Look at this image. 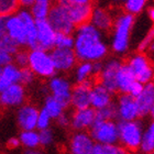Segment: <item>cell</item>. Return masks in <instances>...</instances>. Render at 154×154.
<instances>
[{
	"instance_id": "30bf717a",
	"label": "cell",
	"mask_w": 154,
	"mask_h": 154,
	"mask_svg": "<svg viewBox=\"0 0 154 154\" xmlns=\"http://www.w3.org/2000/svg\"><path fill=\"white\" fill-rule=\"evenodd\" d=\"M117 109V118L119 121H133L140 119L138 106L133 97L127 94H121L115 103Z\"/></svg>"
},
{
	"instance_id": "5b68a950",
	"label": "cell",
	"mask_w": 154,
	"mask_h": 154,
	"mask_svg": "<svg viewBox=\"0 0 154 154\" xmlns=\"http://www.w3.org/2000/svg\"><path fill=\"white\" fill-rule=\"evenodd\" d=\"M28 67L32 71L35 77L41 78H52L56 75V71L52 62L51 54L48 51H43L40 48L30 50L29 63Z\"/></svg>"
},
{
	"instance_id": "4dcf8cb0",
	"label": "cell",
	"mask_w": 154,
	"mask_h": 154,
	"mask_svg": "<svg viewBox=\"0 0 154 154\" xmlns=\"http://www.w3.org/2000/svg\"><path fill=\"white\" fill-rule=\"evenodd\" d=\"M93 154H130V151H128L122 145L97 144V143H95Z\"/></svg>"
},
{
	"instance_id": "ffe728a7",
	"label": "cell",
	"mask_w": 154,
	"mask_h": 154,
	"mask_svg": "<svg viewBox=\"0 0 154 154\" xmlns=\"http://www.w3.org/2000/svg\"><path fill=\"white\" fill-rule=\"evenodd\" d=\"M135 99L138 106L140 118L141 117H149L154 113V84L153 82L145 84L142 93Z\"/></svg>"
},
{
	"instance_id": "f35d334b",
	"label": "cell",
	"mask_w": 154,
	"mask_h": 154,
	"mask_svg": "<svg viewBox=\"0 0 154 154\" xmlns=\"http://www.w3.org/2000/svg\"><path fill=\"white\" fill-rule=\"evenodd\" d=\"M34 80H35V75L33 74L29 67L20 69V84L22 86H30L34 83Z\"/></svg>"
},
{
	"instance_id": "4fadbf2b",
	"label": "cell",
	"mask_w": 154,
	"mask_h": 154,
	"mask_svg": "<svg viewBox=\"0 0 154 154\" xmlns=\"http://www.w3.org/2000/svg\"><path fill=\"white\" fill-rule=\"evenodd\" d=\"M94 83V79H88L80 84H76L72 88L71 106L75 110L86 109L90 107V89Z\"/></svg>"
},
{
	"instance_id": "816d5d0a",
	"label": "cell",
	"mask_w": 154,
	"mask_h": 154,
	"mask_svg": "<svg viewBox=\"0 0 154 154\" xmlns=\"http://www.w3.org/2000/svg\"><path fill=\"white\" fill-rule=\"evenodd\" d=\"M148 17L151 20L154 19V8L153 7H150V8L148 9Z\"/></svg>"
},
{
	"instance_id": "277c9868",
	"label": "cell",
	"mask_w": 154,
	"mask_h": 154,
	"mask_svg": "<svg viewBox=\"0 0 154 154\" xmlns=\"http://www.w3.org/2000/svg\"><path fill=\"white\" fill-rule=\"evenodd\" d=\"M88 133L97 144H118V122L115 120H96Z\"/></svg>"
},
{
	"instance_id": "83f0119b",
	"label": "cell",
	"mask_w": 154,
	"mask_h": 154,
	"mask_svg": "<svg viewBox=\"0 0 154 154\" xmlns=\"http://www.w3.org/2000/svg\"><path fill=\"white\" fill-rule=\"evenodd\" d=\"M42 109L44 110L45 112L51 117L52 120H53V119L56 120V119L65 111V109L60 105V103H58L57 100H55L51 95L45 96L44 103H43V108H42Z\"/></svg>"
},
{
	"instance_id": "ee69618b",
	"label": "cell",
	"mask_w": 154,
	"mask_h": 154,
	"mask_svg": "<svg viewBox=\"0 0 154 154\" xmlns=\"http://www.w3.org/2000/svg\"><path fill=\"white\" fill-rule=\"evenodd\" d=\"M125 2V0H106L107 7H105V8L110 9V10L122 9Z\"/></svg>"
},
{
	"instance_id": "cb8c5ba5",
	"label": "cell",
	"mask_w": 154,
	"mask_h": 154,
	"mask_svg": "<svg viewBox=\"0 0 154 154\" xmlns=\"http://www.w3.org/2000/svg\"><path fill=\"white\" fill-rule=\"evenodd\" d=\"M20 69L13 63L7 65L2 68L0 75V93L14 84H20Z\"/></svg>"
},
{
	"instance_id": "6da1fadb",
	"label": "cell",
	"mask_w": 154,
	"mask_h": 154,
	"mask_svg": "<svg viewBox=\"0 0 154 154\" xmlns=\"http://www.w3.org/2000/svg\"><path fill=\"white\" fill-rule=\"evenodd\" d=\"M74 51L77 61L79 62H103L108 55L107 45L103 33L98 31L89 22L82 24L75 29Z\"/></svg>"
},
{
	"instance_id": "f5cc1de1",
	"label": "cell",
	"mask_w": 154,
	"mask_h": 154,
	"mask_svg": "<svg viewBox=\"0 0 154 154\" xmlns=\"http://www.w3.org/2000/svg\"><path fill=\"white\" fill-rule=\"evenodd\" d=\"M34 1H52V0H34Z\"/></svg>"
},
{
	"instance_id": "9a60e30c",
	"label": "cell",
	"mask_w": 154,
	"mask_h": 154,
	"mask_svg": "<svg viewBox=\"0 0 154 154\" xmlns=\"http://www.w3.org/2000/svg\"><path fill=\"white\" fill-rule=\"evenodd\" d=\"M36 22V48L43 51H52L55 48L56 32L48 22V20H40Z\"/></svg>"
},
{
	"instance_id": "8fae6325",
	"label": "cell",
	"mask_w": 154,
	"mask_h": 154,
	"mask_svg": "<svg viewBox=\"0 0 154 154\" xmlns=\"http://www.w3.org/2000/svg\"><path fill=\"white\" fill-rule=\"evenodd\" d=\"M52 62L54 65L56 73H67V72L74 69L77 64V58L73 50H65V48H54L50 51Z\"/></svg>"
},
{
	"instance_id": "d6a6232c",
	"label": "cell",
	"mask_w": 154,
	"mask_h": 154,
	"mask_svg": "<svg viewBox=\"0 0 154 154\" xmlns=\"http://www.w3.org/2000/svg\"><path fill=\"white\" fill-rule=\"evenodd\" d=\"M55 48H65V50H73V48H74V36H73V34L56 33Z\"/></svg>"
},
{
	"instance_id": "74e56055",
	"label": "cell",
	"mask_w": 154,
	"mask_h": 154,
	"mask_svg": "<svg viewBox=\"0 0 154 154\" xmlns=\"http://www.w3.org/2000/svg\"><path fill=\"white\" fill-rule=\"evenodd\" d=\"M38 141H40V145L42 146H50L52 145L53 141H54V134L51 129H45V130H40L38 131Z\"/></svg>"
},
{
	"instance_id": "f907efd6",
	"label": "cell",
	"mask_w": 154,
	"mask_h": 154,
	"mask_svg": "<svg viewBox=\"0 0 154 154\" xmlns=\"http://www.w3.org/2000/svg\"><path fill=\"white\" fill-rule=\"evenodd\" d=\"M24 154H44L42 151L38 150V149H34V150H26V153Z\"/></svg>"
},
{
	"instance_id": "b9f144b4",
	"label": "cell",
	"mask_w": 154,
	"mask_h": 154,
	"mask_svg": "<svg viewBox=\"0 0 154 154\" xmlns=\"http://www.w3.org/2000/svg\"><path fill=\"white\" fill-rule=\"evenodd\" d=\"M13 61L12 55H10L9 53H7L6 51H3L0 48V66L1 67H5L7 65L11 64Z\"/></svg>"
},
{
	"instance_id": "e575fe53",
	"label": "cell",
	"mask_w": 154,
	"mask_h": 154,
	"mask_svg": "<svg viewBox=\"0 0 154 154\" xmlns=\"http://www.w3.org/2000/svg\"><path fill=\"white\" fill-rule=\"evenodd\" d=\"M0 48L3 50V51H6L7 53H9L10 55L13 56L21 48H20L19 45L17 44V42L13 41L9 35L5 34L2 38H0Z\"/></svg>"
},
{
	"instance_id": "7c38bea8",
	"label": "cell",
	"mask_w": 154,
	"mask_h": 154,
	"mask_svg": "<svg viewBox=\"0 0 154 154\" xmlns=\"http://www.w3.org/2000/svg\"><path fill=\"white\" fill-rule=\"evenodd\" d=\"M26 87L21 84H14L0 93V106L6 108H19L26 103Z\"/></svg>"
},
{
	"instance_id": "f6af8a7d",
	"label": "cell",
	"mask_w": 154,
	"mask_h": 154,
	"mask_svg": "<svg viewBox=\"0 0 154 154\" xmlns=\"http://www.w3.org/2000/svg\"><path fill=\"white\" fill-rule=\"evenodd\" d=\"M94 0H57L61 5H93Z\"/></svg>"
},
{
	"instance_id": "603a6c76",
	"label": "cell",
	"mask_w": 154,
	"mask_h": 154,
	"mask_svg": "<svg viewBox=\"0 0 154 154\" xmlns=\"http://www.w3.org/2000/svg\"><path fill=\"white\" fill-rule=\"evenodd\" d=\"M135 82L134 75L132 74L130 68L125 63H122V65L119 68L117 77H116V84H117V91L120 94H128L130 87Z\"/></svg>"
},
{
	"instance_id": "2e32d148",
	"label": "cell",
	"mask_w": 154,
	"mask_h": 154,
	"mask_svg": "<svg viewBox=\"0 0 154 154\" xmlns=\"http://www.w3.org/2000/svg\"><path fill=\"white\" fill-rule=\"evenodd\" d=\"M115 19V12L112 10L107 9L105 7L98 6L93 8L91 16H90L89 23L94 26L101 33L111 31Z\"/></svg>"
},
{
	"instance_id": "e0dca14e",
	"label": "cell",
	"mask_w": 154,
	"mask_h": 154,
	"mask_svg": "<svg viewBox=\"0 0 154 154\" xmlns=\"http://www.w3.org/2000/svg\"><path fill=\"white\" fill-rule=\"evenodd\" d=\"M38 107L32 103H23L17 110V122L22 131L36 130V121L38 116Z\"/></svg>"
},
{
	"instance_id": "9f6ffc18",
	"label": "cell",
	"mask_w": 154,
	"mask_h": 154,
	"mask_svg": "<svg viewBox=\"0 0 154 154\" xmlns=\"http://www.w3.org/2000/svg\"><path fill=\"white\" fill-rule=\"evenodd\" d=\"M151 154H153V153H151Z\"/></svg>"
},
{
	"instance_id": "9c48e42d",
	"label": "cell",
	"mask_w": 154,
	"mask_h": 154,
	"mask_svg": "<svg viewBox=\"0 0 154 154\" xmlns=\"http://www.w3.org/2000/svg\"><path fill=\"white\" fill-rule=\"evenodd\" d=\"M122 65V62L119 58H109L103 65V69L98 75L97 79L98 83L101 84L108 91L112 94L117 93V84H116V77L119 68Z\"/></svg>"
},
{
	"instance_id": "ba28073f",
	"label": "cell",
	"mask_w": 154,
	"mask_h": 154,
	"mask_svg": "<svg viewBox=\"0 0 154 154\" xmlns=\"http://www.w3.org/2000/svg\"><path fill=\"white\" fill-rule=\"evenodd\" d=\"M48 88L50 95L55 100H57L64 109H67L71 106V94L73 86L66 77L60 75L53 76L48 80Z\"/></svg>"
},
{
	"instance_id": "8992f818",
	"label": "cell",
	"mask_w": 154,
	"mask_h": 154,
	"mask_svg": "<svg viewBox=\"0 0 154 154\" xmlns=\"http://www.w3.org/2000/svg\"><path fill=\"white\" fill-rule=\"evenodd\" d=\"M134 75L135 80L139 83L149 84L153 82L154 71L153 65L146 53H135L129 57L128 62L125 63Z\"/></svg>"
},
{
	"instance_id": "484cf974",
	"label": "cell",
	"mask_w": 154,
	"mask_h": 154,
	"mask_svg": "<svg viewBox=\"0 0 154 154\" xmlns=\"http://www.w3.org/2000/svg\"><path fill=\"white\" fill-rule=\"evenodd\" d=\"M52 7V1H34L30 7V13L35 21L46 20Z\"/></svg>"
},
{
	"instance_id": "d6986e66",
	"label": "cell",
	"mask_w": 154,
	"mask_h": 154,
	"mask_svg": "<svg viewBox=\"0 0 154 154\" xmlns=\"http://www.w3.org/2000/svg\"><path fill=\"white\" fill-rule=\"evenodd\" d=\"M96 121V110L91 107L75 110L71 116V127L75 131L87 132Z\"/></svg>"
},
{
	"instance_id": "bcb514c9",
	"label": "cell",
	"mask_w": 154,
	"mask_h": 154,
	"mask_svg": "<svg viewBox=\"0 0 154 154\" xmlns=\"http://www.w3.org/2000/svg\"><path fill=\"white\" fill-rule=\"evenodd\" d=\"M103 62H94L93 63V75L94 77H98L100 74V72L103 69Z\"/></svg>"
},
{
	"instance_id": "f546056e",
	"label": "cell",
	"mask_w": 154,
	"mask_h": 154,
	"mask_svg": "<svg viewBox=\"0 0 154 154\" xmlns=\"http://www.w3.org/2000/svg\"><path fill=\"white\" fill-rule=\"evenodd\" d=\"M148 1L149 0H125L122 11L133 17L138 16L145 9Z\"/></svg>"
},
{
	"instance_id": "5bb4252c",
	"label": "cell",
	"mask_w": 154,
	"mask_h": 154,
	"mask_svg": "<svg viewBox=\"0 0 154 154\" xmlns=\"http://www.w3.org/2000/svg\"><path fill=\"white\" fill-rule=\"evenodd\" d=\"M6 34L9 35L20 48H26V28L18 13L11 14L6 18Z\"/></svg>"
},
{
	"instance_id": "4316f807",
	"label": "cell",
	"mask_w": 154,
	"mask_h": 154,
	"mask_svg": "<svg viewBox=\"0 0 154 154\" xmlns=\"http://www.w3.org/2000/svg\"><path fill=\"white\" fill-rule=\"evenodd\" d=\"M93 63L90 62H79L75 66V80L77 84L93 79Z\"/></svg>"
},
{
	"instance_id": "d590c367",
	"label": "cell",
	"mask_w": 154,
	"mask_h": 154,
	"mask_svg": "<svg viewBox=\"0 0 154 154\" xmlns=\"http://www.w3.org/2000/svg\"><path fill=\"white\" fill-rule=\"evenodd\" d=\"M153 38H154V29L150 28L149 31L145 33V35L141 40V42L138 45V51L139 53H146L149 48L153 45Z\"/></svg>"
},
{
	"instance_id": "ab89813d",
	"label": "cell",
	"mask_w": 154,
	"mask_h": 154,
	"mask_svg": "<svg viewBox=\"0 0 154 154\" xmlns=\"http://www.w3.org/2000/svg\"><path fill=\"white\" fill-rule=\"evenodd\" d=\"M52 119L51 117L45 112L44 110L41 109L38 111V121H36V129L38 131L40 130H45V129H48L50 125H51Z\"/></svg>"
},
{
	"instance_id": "7402d4cb",
	"label": "cell",
	"mask_w": 154,
	"mask_h": 154,
	"mask_svg": "<svg viewBox=\"0 0 154 154\" xmlns=\"http://www.w3.org/2000/svg\"><path fill=\"white\" fill-rule=\"evenodd\" d=\"M112 103V94L108 91L101 84L95 82L90 89V107L95 110H99Z\"/></svg>"
},
{
	"instance_id": "7bdbcfd3",
	"label": "cell",
	"mask_w": 154,
	"mask_h": 154,
	"mask_svg": "<svg viewBox=\"0 0 154 154\" xmlns=\"http://www.w3.org/2000/svg\"><path fill=\"white\" fill-rule=\"evenodd\" d=\"M56 122L57 125L61 127V128H67V127H71V116H68L67 113L63 112L57 119H56Z\"/></svg>"
},
{
	"instance_id": "7a4b0ae2",
	"label": "cell",
	"mask_w": 154,
	"mask_h": 154,
	"mask_svg": "<svg viewBox=\"0 0 154 154\" xmlns=\"http://www.w3.org/2000/svg\"><path fill=\"white\" fill-rule=\"evenodd\" d=\"M135 23V17L118 10L111 28V50L118 55H123L129 51L131 44V33Z\"/></svg>"
},
{
	"instance_id": "f1b7e54d",
	"label": "cell",
	"mask_w": 154,
	"mask_h": 154,
	"mask_svg": "<svg viewBox=\"0 0 154 154\" xmlns=\"http://www.w3.org/2000/svg\"><path fill=\"white\" fill-rule=\"evenodd\" d=\"M20 144L23 145L26 150H34L40 146L38 141V131L36 130H29V131H22L19 137Z\"/></svg>"
},
{
	"instance_id": "52a82bcc",
	"label": "cell",
	"mask_w": 154,
	"mask_h": 154,
	"mask_svg": "<svg viewBox=\"0 0 154 154\" xmlns=\"http://www.w3.org/2000/svg\"><path fill=\"white\" fill-rule=\"evenodd\" d=\"M46 20L56 33L74 34L76 28L73 26V23L68 18L66 8L61 3L56 2L55 5H52Z\"/></svg>"
},
{
	"instance_id": "681fc988",
	"label": "cell",
	"mask_w": 154,
	"mask_h": 154,
	"mask_svg": "<svg viewBox=\"0 0 154 154\" xmlns=\"http://www.w3.org/2000/svg\"><path fill=\"white\" fill-rule=\"evenodd\" d=\"M34 2V0H19V5L20 7H22L23 9H26V8H29L31 7Z\"/></svg>"
},
{
	"instance_id": "1f68e13d",
	"label": "cell",
	"mask_w": 154,
	"mask_h": 154,
	"mask_svg": "<svg viewBox=\"0 0 154 154\" xmlns=\"http://www.w3.org/2000/svg\"><path fill=\"white\" fill-rule=\"evenodd\" d=\"M19 0H0V17H7L18 12Z\"/></svg>"
},
{
	"instance_id": "8d00e7d4",
	"label": "cell",
	"mask_w": 154,
	"mask_h": 154,
	"mask_svg": "<svg viewBox=\"0 0 154 154\" xmlns=\"http://www.w3.org/2000/svg\"><path fill=\"white\" fill-rule=\"evenodd\" d=\"M13 61L12 63L17 65L19 68H26L28 67V63H29V52L26 50L20 48L16 54L12 56Z\"/></svg>"
},
{
	"instance_id": "60d3db41",
	"label": "cell",
	"mask_w": 154,
	"mask_h": 154,
	"mask_svg": "<svg viewBox=\"0 0 154 154\" xmlns=\"http://www.w3.org/2000/svg\"><path fill=\"white\" fill-rule=\"evenodd\" d=\"M143 87H144V85H143V84L139 83V82H137V80H135L134 83L132 84V86L130 87V89H129V91H128V94H127V95H130V96L133 97V98H137V97H138L139 95L142 93Z\"/></svg>"
},
{
	"instance_id": "836d02e7",
	"label": "cell",
	"mask_w": 154,
	"mask_h": 154,
	"mask_svg": "<svg viewBox=\"0 0 154 154\" xmlns=\"http://www.w3.org/2000/svg\"><path fill=\"white\" fill-rule=\"evenodd\" d=\"M117 118V109L115 103L109 106L96 110V120H115Z\"/></svg>"
},
{
	"instance_id": "d4e9b609",
	"label": "cell",
	"mask_w": 154,
	"mask_h": 154,
	"mask_svg": "<svg viewBox=\"0 0 154 154\" xmlns=\"http://www.w3.org/2000/svg\"><path fill=\"white\" fill-rule=\"evenodd\" d=\"M140 150L143 153L151 154L154 151V123L151 122L146 128L143 130L140 143Z\"/></svg>"
},
{
	"instance_id": "11a10c76",
	"label": "cell",
	"mask_w": 154,
	"mask_h": 154,
	"mask_svg": "<svg viewBox=\"0 0 154 154\" xmlns=\"http://www.w3.org/2000/svg\"><path fill=\"white\" fill-rule=\"evenodd\" d=\"M0 113H1V106H0Z\"/></svg>"
},
{
	"instance_id": "3957f363",
	"label": "cell",
	"mask_w": 154,
	"mask_h": 154,
	"mask_svg": "<svg viewBox=\"0 0 154 154\" xmlns=\"http://www.w3.org/2000/svg\"><path fill=\"white\" fill-rule=\"evenodd\" d=\"M143 122L138 119L133 121H119V142L128 151H137L140 148L142 133L144 130Z\"/></svg>"
},
{
	"instance_id": "ac0fdd59",
	"label": "cell",
	"mask_w": 154,
	"mask_h": 154,
	"mask_svg": "<svg viewBox=\"0 0 154 154\" xmlns=\"http://www.w3.org/2000/svg\"><path fill=\"white\" fill-rule=\"evenodd\" d=\"M95 142L88 132L77 131L69 140V153L71 154H93Z\"/></svg>"
},
{
	"instance_id": "db71d44e",
	"label": "cell",
	"mask_w": 154,
	"mask_h": 154,
	"mask_svg": "<svg viewBox=\"0 0 154 154\" xmlns=\"http://www.w3.org/2000/svg\"><path fill=\"white\" fill-rule=\"evenodd\" d=\"M2 68L3 67H1V66H0V75H1V73H2Z\"/></svg>"
},
{
	"instance_id": "44dd1931",
	"label": "cell",
	"mask_w": 154,
	"mask_h": 154,
	"mask_svg": "<svg viewBox=\"0 0 154 154\" xmlns=\"http://www.w3.org/2000/svg\"><path fill=\"white\" fill-rule=\"evenodd\" d=\"M66 8L67 16L75 28L89 22L93 5H63Z\"/></svg>"
},
{
	"instance_id": "7dc6e473",
	"label": "cell",
	"mask_w": 154,
	"mask_h": 154,
	"mask_svg": "<svg viewBox=\"0 0 154 154\" xmlns=\"http://www.w3.org/2000/svg\"><path fill=\"white\" fill-rule=\"evenodd\" d=\"M8 148L10 149H17V148H19L20 145V140L19 138H17V137H12V138H10L9 140H8Z\"/></svg>"
},
{
	"instance_id": "c3c4849f",
	"label": "cell",
	"mask_w": 154,
	"mask_h": 154,
	"mask_svg": "<svg viewBox=\"0 0 154 154\" xmlns=\"http://www.w3.org/2000/svg\"><path fill=\"white\" fill-rule=\"evenodd\" d=\"M6 34V18L0 17V38Z\"/></svg>"
}]
</instances>
